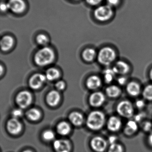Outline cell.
I'll return each mask as SVG.
<instances>
[{
  "label": "cell",
  "instance_id": "obj_19",
  "mask_svg": "<svg viewBox=\"0 0 152 152\" xmlns=\"http://www.w3.org/2000/svg\"><path fill=\"white\" fill-rule=\"evenodd\" d=\"M101 84L100 78L96 75L91 76L87 80V86L89 89L95 90L99 88Z\"/></svg>",
  "mask_w": 152,
  "mask_h": 152
},
{
  "label": "cell",
  "instance_id": "obj_24",
  "mask_svg": "<svg viewBox=\"0 0 152 152\" xmlns=\"http://www.w3.org/2000/svg\"><path fill=\"white\" fill-rule=\"evenodd\" d=\"M46 78L49 80L53 81L58 79L60 76L59 71L55 68H50L46 72Z\"/></svg>",
  "mask_w": 152,
  "mask_h": 152
},
{
  "label": "cell",
  "instance_id": "obj_23",
  "mask_svg": "<svg viewBox=\"0 0 152 152\" xmlns=\"http://www.w3.org/2000/svg\"><path fill=\"white\" fill-rule=\"evenodd\" d=\"M96 51L92 48H87L84 50L82 53V56L85 61L90 62L92 61L96 56Z\"/></svg>",
  "mask_w": 152,
  "mask_h": 152
},
{
  "label": "cell",
  "instance_id": "obj_42",
  "mask_svg": "<svg viewBox=\"0 0 152 152\" xmlns=\"http://www.w3.org/2000/svg\"><path fill=\"white\" fill-rule=\"evenodd\" d=\"M149 77H150V79L152 80V68L150 70V73H149Z\"/></svg>",
  "mask_w": 152,
  "mask_h": 152
},
{
  "label": "cell",
  "instance_id": "obj_27",
  "mask_svg": "<svg viewBox=\"0 0 152 152\" xmlns=\"http://www.w3.org/2000/svg\"><path fill=\"white\" fill-rule=\"evenodd\" d=\"M143 97L146 100L152 101V85L146 86L142 93Z\"/></svg>",
  "mask_w": 152,
  "mask_h": 152
},
{
  "label": "cell",
  "instance_id": "obj_36",
  "mask_svg": "<svg viewBox=\"0 0 152 152\" xmlns=\"http://www.w3.org/2000/svg\"><path fill=\"white\" fill-rule=\"evenodd\" d=\"M120 0H107V5L111 7H114L118 5Z\"/></svg>",
  "mask_w": 152,
  "mask_h": 152
},
{
  "label": "cell",
  "instance_id": "obj_2",
  "mask_svg": "<svg viewBox=\"0 0 152 152\" xmlns=\"http://www.w3.org/2000/svg\"><path fill=\"white\" fill-rule=\"evenodd\" d=\"M105 122L104 114L100 111H96L89 114L87 120V124L89 129L98 130L104 126Z\"/></svg>",
  "mask_w": 152,
  "mask_h": 152
},
{
  "label": "cell",
  "instance_id": "obj_14",
  "mask_svg": "<svg viewBox=\"0 0 152 152\" xmlns=\"http://www.w3.org/2000/svg\"><path fill=\"white\" fill-rule=\"evenodd\" d=\"M113 69L115 74L124 75L129 72L130 67L129 65L125 62L119 61L115 63Z\"/></svg>",
  "mask_w": 152,
  "mask_h": 152
},
{
  "label": "cell",
  "instance_id": "obj_22",
  "mask_svg": "<svg viewBox=\"0 0 152 152\" xmlns=\"http://www.w3.org/2000/svg\"><path fill=\"white\" fill-rule=\"evenodd\" d=\"M58 132L60 135H67L71 132V129L69 124L65 121H62L59 123L57 127Z\"/></svg>",
  "mask_w": 152,
  "mask_h": 152
},
{
  "label": "cell",
  "instance_id": "obj_37",
  "mask_svg": "<svg viewBox=\"0 0 152 152\" xmlns=\"http://www.w3.org/2000/svg\"><path fill=\"white\" fill-rule=\"evenodd\" d=\"M86 2L91 6H96L100 3L102 0H86Z\"/></svg>",
  "mask_w": 152,
  "mask_h": 152
},
{
  "label": "cell",
  "instance_id": "obj_10",
  "mask_svg": "<svg viewBox=\"0 0 152 152\" xmlns=\"http://www.w3.org/2000/svg\"><path fill=\"white\" fill-rule=\"evenodd\" d=\"M7 128L10 133L17 135L22 130V125L17 119L13 118L8 121Z\"/></svg>",
  "mask_w": 152,
  "mask_h": 152
},
{
  "label": "cell",
  "instance_id": "obj_9",
  "mask_svg": "<svg viewBox=\"0 0 152 152\" xmlns=\"http://www.w3.org/2000/svg\"><path fill=\"white\" fill-rule=\"evenodd\" d=\"M46 78V76L44 75L36 74L31 77L29 80V85L31 88L38 89L42 87Z\"/></svg>",
  "mask_w": 152,
  "mask_h": 152
},
{
  "label": "cell",
  "instance_id": "obj_25",
  "mask_svg": "<svg viewBox=\"0 0 152 152\" xmlns=\"http://www.w3.org/2000/svg\"><path fill=\"white\" fill-rule=\"evenodd\" d=\"M26 115L31 121H37L40 118L41 113L38 109L31 108L27 111Z\"/></svg>",
  "mask_w": 152,
  "mask_h": 152
},
{
  "label": "cell",
  "instance_id": "obj_8",
  "mask_svg": "<svg viewBox=\"0 0 152 152\" xmlns=\"http://www.w3.org/2000/svg\"><path fill=\"white\" fill-rule=\"evenodd\" d=\"M91 145L96 152H103L106 149L107 142L103 138L96 137L91 140Z\"/></svg>",
  "mask_w": 152,
  "mask_h": 152
},
{
  "label": "cell",
  "instance_id": "obj_26",
  "mask_svg": "<svg viewBox=\"0 0 152 152\" xmlns=\"http://www.w3.org/2000/svg\"><path fill=\"white\" fill-rule=\"evenodd\" d=\"M115 73L113 68H107L104 71V78L106 83H110L114 79Z\"/></svg>",
  "mask_w": 152,
  "mask_h": 152
},
{
  "label": "cell",
  "instance_id": "obj_30",
  "mask_svg": "<svg viewBox=\"0 0 152 152\" xmlns=\"http://www.w3.org/2000/svg\"><path fill=\"white\" fill-rule=\"evenodd\" d=\"M42 137L45 140L50 141L55 138V134L51 130L45 131L42 134Z\"/></svg>",
  "mask_w": 152,
  "mask_h": 152
},
{
  "label": "cell",
  "instance_id": "obj_15",
  "mask_svg": "<svg viewBox=\"0 0 152 152\" xmlns=\"http://www.w3.org/2000/svg\"><path fill=\"white\" fill-rule=\"evenodd\" d=\"M60 100V95L56 91H51L47 95V102L51 107L56 106Z\"/></svg>",
  "mask_w": 152,
  "mask_h": 152
},
{
  "label": "cell",
  "instance_id": "obj_5",
  "mask_svg": "<svg viewBox=\"0 0 152 152\" xmlns=\"http://www.w3.org/2000/svg\"><path fill=\"white\" fill-rule=\"evenodd\" d=\"M113 15V9L108 5L99 6L94 11V16L96 19L101 22L109 20Z\"/></svg>",
  "mask_w": 152,
  "mask_h": 152
},
{
  "label": "cell",
  "instance_id": "obj_34",
  "mask_svg": "<svg viewBox=\"0 0 152 152\" xmlns=\"http://www.w3.org/2000/svg\"><path fill=\"white\" fill-rule=\"evenodd\" d=\"M145 117V114L143 113H140L137 114V115L134 116V121L137 122H140Z\"/></svg>",
  "mask_w": 152,
  "mask_h": 152
},
{
  "label": "cell",
  "instance_id": "obj_39",
  "mask_svg": "<svg viewBox=\"0 0 152 152\" xmlns=\"http://www.w3.org/2000/svg\"><path fill=\"white\" fill-rule=\"evenodd\" d=\"M9 9V8L8 5L7 3H1V10L2 12H6Z\"/></svg>",
  "mask_w": 152,
  "mask_h": 152
},
{
  "label": "cell",
  "instance_id": "obj_40",
  "mask_svg": "<svg viewBox=\"0 0 152 152\" xmlns=\"http://www.w3.org/2000/svg\"><path fill=\"white\" fill-rule=\"evenodd\" d=\"M118 83L121 85H124L125 84L126 82H127V79L124 77H121L118 78L117 80Z\"/></svg>",
  "mask_w": 152,
  "mask_h": 152
},
{
  "label": "cell",
  "instance_id": "obj_43",
  "mask_svg": "<svg viewBox=\"0 0 152 152\" xmlns=\"http://www.w3.org/2000/svg\"><path fill=\"white\" fill-rule=\"evenodd\" d=\"M23 152H32L31 151V150H26V151H23Z\"/></svg>",
  "mask_w": 152,
  "mask_h": 152
},
{
  "label": "cell",
  "instance_id": "obj_13",
  "mask_svg": "<svg viewBox=\"0 0 152 152\" xmlns=\"http://www.w3.org/2000/svg\"><path fill=\"white\" fill-rule=\"evenodd\" d=\"M121 121L117 116H111L107 121V129L110 131L113 132L118 131L121 129Z\"/></svg>",
  "mask_w": 152,
  "mask_h": 152
},
{
  "label": "cell",
  "instance_id": "obj_21",
  "mask_svg": "<svg viewBox=\"0 0 152 152\" xmlns=\"http://www.w3.org/2000/svg\"><path fill=\"white\" fill-rule=\"evenodd\" d=\"M106 93L109 97L116 98L121 95V89L115 85H111L106 89Z\"/></svg>",
  "mask_w": 152,
  "mask_h": 152
},
{
  "label": "cell",
  "instance_id": "obj_6",
  "mask_svg": "<svg viewBox=\"0 0 152 152\" xmlns=\"http://www.w3.org/2000/svg\"><path fill=\"white\" fill-rule=\"evenodd\" d=\"M32 101V96L29 91H23L18 94L16 102L21 108H25L29 106Z\"/></svg>",
  "mask_w": 152,
  "mask_h": 152
},
{
  "label": "cell",
  "instance_id": "obj_7",
  "mask_svg": "<svg viewBox=\"0 0 152 152\" xmlns=\"http://www.w3.org/2000/svg\"><path fill=\"white\" fill-rule=\"evenodd\" d=\"M7 4L9 9L15 14H21L26 8V4L24 0H9Z\"/></svg>",
  "mask_w": 152,
  "mask_h": 152
},
{
  "label": "cell",
  "instance_id": "obj_11",
  "mask_svg": "<svg viewBox=\"0 0 152 152\" xmlns=\"http://www.w3.org/2000/svg\"><path fill=\"white\" fill-rule=\"evenodd\" d=\"M105 100V97L102 92H94L90 97V104L94 107H99L103 104Z\"/></svg>",
  "mask_w": 152,
  "mask_h": 152
},
{
  "label": "cell",
  "instance_id": "obj_33",
  "mask_svg": "<svg viewBox=\"0 0 152 152\" xmlns=\"http://www.w3.org/2000/svg\"><path fill=\"white\" fill-rule=\"evenodd\" d=\"M56 88L58 90H63L66 87V84L63 81H59L56 83Z\"/></svg>",
  "mask_w": 152,
  "mask_h": 152
},
{
  "label": "cell",
  "instance_id": "obj_18",
  "mask_svg": "<svg viewBox=\"0 0 152 152\" xmlns=\"http://www.w3.org/2000/svg\"><path fill=\"white\" fill-rule=\"evenodd\" d=\"M137 124L135 121L130 120L126 124V126L124 129V133L128 136H132L137 131Z\"/></svg>",
  "mask_w": 152,
  "mask_h": 152
},
{
  "label": "cell",
  "instance_id": "obj_4",
  "mask_svg": "<svg viewBox=\"0 0 152 152\" xmlns=\"http://www.w3.org/2000/svg\"><path fill=\"white\" fill-rule=\"evenodd\" d=\"M116 111L119 115L125 118H130L134 115V108L132 104L128 100H123L116 107Z\"/></svg>",
  "mask_w": 152,
  "mask_h": 152
},
{
  "label": "cell",
  "instance_id": "obj_28",
  "mask_svg": "<svg viewBox=\"0 0 152 152\" xmlns=\"http://www.w3.org/2000/svg\"><path fill=\"white\" fill-rule=\"evenodd\" d=\"M36 41L39 45L42 46H46L48 42V36H46L45 34H39L36 37Z\"/></svg>",
  "mask_w": 152,
  "mask_h": 152
},
{
  "label": "cell",
  "instance_id": "obj_31",
  "mask_svg": "<svg viewBox=\"0 0 152 152\" xmlns=\"http://www.w3.org/2000/svg\"><path fill=\"white\" fill-rule=\"evenodd\" d=\"M142 129L145 131L149 132L152 129V124L149 121H146L143 123L142 125Z\"/></svg>",
  "mask_w": 152,
  "mask_h": 152
},
{
  "label": "cell",
  "instance_id": "obj_3",
  "mask_svg": "<svg viewBox=\"0 0 152 152\" xmlns=\"http://www.w3.org/2000/svg\"><path fill=\"white\" fill-rule=\"evenodd\" d=\"M116 54L113 49L109 47H105L100 50L97 56L98 62L103 65L108 66L115 60Z\"/></svg>",
  "mask_w": 152,
  "mask_h": 152
},
{
  "label": "cell",
  "instance_id": "obj_1",
  "mask_svg": "<svg viewBox=\"0 0 152 152\" xmlns=\"http://www.w3.org/2000/svg\"><path fill=\"white\" fill-rule=\"evenodd\" d=\"M55 58L54 50L51 48L44 47L39 50L34 55V62L39 66H45L51 64Z\"/></svg>",
  "mask_w": 152,
  "mask_h": 152
},
{
  "label": "cell",
  "instance_id": "obj_29",
  "mask_svg": "<svg viewBox=\"0 0 152 152\" xmlns=\"http://www.w3.org/2000/svg\"><path fill=\"white\" fill-rule=\"evenodd\" d=\"M123 148L120 144L117 143L111 144L108 149V152H123Z\"/></svg>",
  "mask_w": 152,
  "mask_h": 152
},
{
  "label": "cell",
  "instance_id": "obj_32",
  "mask_svg": "<svg viewBox=\"0 0 152 152\" xmlns=\"http://www.w3.org/2000/svg\"><path fill=\"white\" fill-rule=\"evenodd\" d=\"M23 115V112L21 109H15V110H13V112H12V116L14 118H16V119L21 117Z\"/></svg>",
  "mask_w": 152,
  "mask_h": 152
},
{
  "label": "cell",
  "instance_id": "obj_38",
  "mask_svg": "<svg viewBox=\"0 0 152 152\" xmlns=\"http://www.w3.org/2000/svg\"><path fill=\"white\" fill-rule=\"evenodd\" d=\"M117 138L116 136H111L108 138V141L110 145L116 143Z\"/></svg>",
  "mask_w": 152,
  "mask_h": 152
},
{
  "label": "cell",
  "instance_id": "obj_20",
  "mask_svg": "<svg viewBox=\"0 0 152 152\" xmlns=\"http://www.w3.org/2000/svg\"><path fill=\"white\" fill-rule=\"evenodd\" d=\"M69 120L75 126H80L83 122V115L78 112H73L69 115Z\"/></svg>",
  "mask_w": 152,
  "mask_h": 152
},
{
  "label": "cell",
  "instance_id": "obj_41",
  "mask_svg": "<svg viewBox=\"0 0 152 152\" xmlns=\"http://www.w3.org/2000/svg\"><path fill=\"white\" fill-rule=\"evenodd\" d=\"M148 142L149 145L152 146V133L148 137Z\"/></svg>",
  "mask_w": 152,
  "mask_h": 152
},
{
  "label": "cell",
  "instance_id": "obj_17",
  "mask_svg": "<svg viewBox=\"0 0 152 152\" xmlns=\"http://www.w3.org/2000/svg\"><path fill=\"white\" fill-rule=\"evenodd\" d=\"M126 91L130 96L136 97L138 96L140 92V86L135 82H131L126 86Z\"/></svg>",
  "mask_w": 152,
  "mask_h": 152
},
{
  "label": "cell",
  "instance_id": "obj_35",
  "mask_svg": "<svg viewBox=\"0 0 152 152\" xmlns=\"http://www.w3.org/2000/svg\"><path fill=\"white\" fill-rule=\"evenodd\" d=\"M145 101L142 99H138L135 103L136 107L140 109H142L145 107Z\"/></svg>",
  "mask_w": 152,
  "mask_h": 152
},
{
  "label": "cell",
  "instance_id": "obj_12",
  "mask_svg": "<svg viewBox=\"0 0 152 152\" xmlns=\"http://www.w3.org/2000/svg\"><path fill=\"white\" fill-rule=\"evenodd\" d=\"M54 148L57 152H70L71 148L69 141L65 140H55Z\"/></svg>",
  "mask_w": 152,
  "mask_h": 152
},
{
  "label": "cell",
  "instance_id": "obj_16",
  "mask_svg": "<svg viewBox=\"0 0 152 152\" xmlns=\"http://www.w3.org/2000/svg\"><path fill=\"white\" fill-rule=\"evenodd\" d=\"M14 39L10 35L3 36L1 41V46L2 50L7 51L12 48L14 45Z\"/></svg>",
  "mask_w": 152,
  "mask_h": 152
}]
</instances>
